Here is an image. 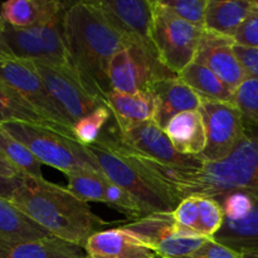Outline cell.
I'll list each match as a JSON object with an SVG mask.
<instances>
[{
  "label": "cell",
  "mask_w": 258,
  "mask_h": 258,
  "mask_svg": "<svg viewBox=\"0 0 258 258\" xmlns=\"http://www.w3.org/2000/svg\"><path fill=\"white\" fill-rule=\"evenodd\" d=\"M63 33L72 67L86 87L105 101L111 91V59L128 44L127 40L92 2L70 3L63 15Z\"/></svg>",
  "instance_id": "6da1fadb"
},
{
  "label": "cell",
  "mask_w": 258,
  "mask_h": 258,
  "mask_svg": "<svg viewBox=\"0 0 258 258\" xmlns=\"http://www.w3.org/2000/svg\"><path fill=\"white\" fill-rule=\"evenodd\" d=\"M107 131L123 148L163 163L185 168H201L203 163L198 158L179 154L171 145L165 130L154 121L128 126H117L115 123L107 127Z\"/></svg>",
  "instance_id": "4fadbf2b"
},
{
  "label": "cell",
  "mask_w": 258,
  "mask_h": 258,
  "mask_svg": "<svg viewBox=\"0 0 258 258\" xmlns=\"http://www.w3.org/2000/svg\"><path fill=\"white\" fill-rule=\"evenodd\" d=\"M199 112L206 127L207 146L198 159L207 163L227 158L246 136L247 122L234 103L201 97Z\"/></svg>",
  "instance_id": "9c48e42d"
},
{
  "label": "cell",
  "mask_w": 258,
  "mask_h": 258,
  "mask_svg": "<svg viewBox=\"0 0 258 258\" xmlns=\"http://www.w3.org/2000/svg\"><path fill=\"white\" fill-rule=\"evenodd\" d=\"M2 37L19 59L72 67L63 33V17L48 24L29 28L5 24Z\"/></svg>",
  "instance_id": "30bf717a"
},
{
  "label": "cell",
  "mask_w": 258,
  "mask_h": 258,
  "mask_svg": "<svg viewBox=\"0 0 258 258\" xmlns=\"http://www.w3.org/2000/svg\"><path fill=\"white\" fill-rule=\"evenodd\" d=\"M251 3L253 12H258V0H251Z\"/></svg>",
  "instance_id": "ab89813d"
},
{
  "label": "cell",
  "mask_w": 258,
  "mask_h": 258,
  "mask_svg": "<svg viewBox=\"0 0 258 258\" xmlns=\"http://www.w3.org/2000/svg\"><path fill=\"white\" fill-rule=\"evenodd\" d=\"M92 3L128 44L151 45L153 0H95Z\"/></svg>",
  "instance_id": "5bb4252c"
},
{
  "label": "cell",
  "mask_w": 258,
  "mask_h": 258,
  "mask_svg": "<svg viewBox=\"0 0 258 258\" xmlns=\"http://www.w3.org/2000/svg\"><path fill=\"white\" fill-rule=\"evenodd\" d=\"M0 82L17 91L29 105H32L47 120H49L60 133L76 139L73 123L58 107L44 81L38 73L33 60L14 58L0 62Z\"/></svg>",
  "instance_id": "ba28073f"
},
{
  "label": "cell",
  "mask_w": 258,
  "mask_h": 258,
  "mask_svg": "<svg viewBox=\"0 0 258 258\" xmlns=\"http://www.w3.org/2000/svg\"><path fill=\"white\" fill-rule=\"evenodd\" d=\"M8 122L32 123L59 131L49 120L29 105L17 91L0 82V126Z\"/></svg>",
  "instance_id": "484cf974"
},
{
  "label": "cell",
  "mask_w": 258,
  "mask_h": 258,
  "mask_svg": "<svg viewBox=\"0 0 258 258\" xmlns=\"http://www.w3.org/2000/svg\"><path fill=\"white\" fill-rule=\"evenodd\" d=\"M184 258H243L234 249L218 243L216 239L208 238L197 251Z\"/></svg>",
  "instance_id": "836d02e7"
},
{
  "label": "cell",
  "mask_w": 258,
  "mask_h": 258,
  "mask_svg": "<svg viewBox=\"0 0 258 258\" xmlns=\"http://www.w3.org/2000/svg\"><path fill=\"white\" fill-rule=\"evenodd\" d=\"M105 101L117 126L154 121L155 105L149 92L128 95V93L110 91L105 95Z\"/></svg>",
  "instance_id": "603a6c76"
},
{
  "label": "cell",
  "mask_w": 258,
  "mask_h": 258,
  "mask_svg": "<svg viewBox=\"0 0 258 258\" xmlns=\"http://www.w3.org/2000/svg\"><path fill=\"white\" fill-rule=\"evenodd\" d=\"M5 24H7V23L4 22L3 17L0 15V62L17 58L14 54H13V52L10 50V48L8 47V44L5 43V40L3 39V37H2V33H3V30H4Z\"/></svg>",
  "instance_id": "f35d334b"
},
{
  "label": "cell",
  "mask_w": 258,
  "mask_h": 258,
  "mask_svg": "<svg viewBox=\"0 0 258 258\" xmlns=\"http://www.w3.org/2000/svg\"><path fill=\"white\" fill-rule=\"evenodd\" d=\"M105 204L125 214L133 222L149 216L143 206L131 194L110 180L105 185Z\"/></svg>",
  "instance_id": "f546056e"
},
{
  "label": "cell",
  "mask_w": 258,
  "mask_h": 258,
  "mask_svg": "<svg viewBox=\"0 0 258 258\" xmlns=\"http://www.w3.org/2000/svg\"><path fill=\"white\" fill-rule=\"evenodd\" d=\"M248 194L253 201L248 213L236 221L224 219L223 226L213 238L242 256L258 254V196Z\"/></svg>",
  "instance_id": "ffe728a7"
},
{
  "label": "cell",
  "mask_w": 258,
  "mask_h": 258,
  "mask_svg": "<svg viewBox=\"0 0 258 258\" xmlns=\"http://www.w3.org/2000/svg\"><path fill=\"white\" fill-rule=\"evenodd\" d=\"M33 63L58 107L73 123V127L78 120L106 105L102 98L93 95L86 87L71 66H57L38 60H33Z\"/></svg>",
  "instance_id": "7c38bea8"
},
{
  "label": "cell",
  "mask_w": 258,
  "mask_h": 258,
  "mask_svg": "<svg viewBox=\"0 0 258 258\" xmlns=\"http://www.w3.org/2000/svg\"><path fill=\"white\" fill-rule=\"evenodd\" d=\"M52 237L43 227L25 216L10 201L0 198V239L30 242Z\"/></svg>",
  "instance_id": "cb8c5ba5"
},
{
  "label": "cell",
  "mask_w": 258,
  "mask_h": 258,
  "mask_svg": "<svg viewBox=\"0 0 258 258\" xmlns=\"http://www.w3.org/2000/svg\"><path fill=\"white\" fill-rule=\"evenodd\" d=\"M236 44L258 49V12H252L234 35Z\"/></svg>",
  "instance_id": "e575fe53"
},
{
  "label": "cell",
  "mask_w": 258,
  "mask_h": 258,
  "mask_svg": "<svg viewBox=\"0 0 258 258\" xmlns=\"http://www.w3.org/2000/svg\"><path fill=\"white\" fill-rule=\"evenodd\" d=\"M10 202L53 237L83 249L88 239L107 224L86 202L44 178L23 176Z\"/></svg>",
  "instance_id": "7a4b0ae2"
},
{
  "label": "cell",
  "mask_w": 258,
  "mask_h": 258,
  "mask_svg": "<svg viewBox=\"0 0 258 258\" xmlns=\"http://www.w3.org/2000/svg\"><path fill=\"white\" fill-rule=\"evenodd\" d=\"M233 49L248 76L258 78V49L239 44H234Z\"/></svg>",
  "instance_id": "d590c367"
},
{
  "label": "cell",
  "mask_w": 258,
  "mask_h": 258,
  "mask_svg": "<svg viewBox=\"0 0 258 258\" xmlns=\"http://www.w3.org/2000/svg\"><path fill=\"white\" fill-rule=\"evenodd\" d=\"M111 115L112 113H111L107 105H103L96 108L90 115L78 120L73 127L76 139L83 146H90L95 144L105 130V126L110 120Z\"/></svg>",
  "instance_id": "f1b7e54d"
},
{
  "label": "cell",
  "mask_w": 258,
  "mask_h": 258,
  "mask_svg": "<svg viewBox=\"0 0 258 258\" xmlns=\"http://www.w3.org/2000/svg\"><path fill=\"white\" fill-rule=\"evenodd\" d=\"M156 258H158V257H156Z\"/></svg>",
  "instance_id": "7bdbcfd3"
},
{
  "label": "cell",
  "mask_w": 258,
  "mask_h": 258,
  "mask_svg": "<svg viewBox=\"0 0 258 258\" xmlns=\"http://www.w3.org/2000/svg\"><path fill=\"white\" fill-rule=\"evenodd\" d=\"M0 175L5 178H22L23 176L20 171L3 156L2 153H0Z\"/></svg>",
  "instance_id": "74e56055"
},
{
  "label": "cell",
  "mask_w": 258,
  "mask_h": 258,
  "mask_svg": "<svg viewBox=\"0 0 258 258\" xmlns=\"http://www.w3.org/2000/svg\"><path fill=\"white\" fill-rule=\"evenodd\" d=\"M85 249L57 237L30 242L0 239V258H85Z\"/></svg>",
  "instance_id": "44dd1931"
},
{
  "label": "cell",
  "mask_w": 258,
  "mask_h": 258,
  "mask_svg": "<svg viewBox=\"0 0 258 258\" xmlns=\"http://www.w3.org/2000/svg\"><path fill=\"white\" fill-rule=\"evenodd\" d=\"M85 251L91 258L158 257L150 248L120 227L93 234L86 243Z\"/></svg>",
  "instance_id": "ac0fdd59"
},
{
  "label": "cell",
  "mask_w": 258,
  "mask_h": 258,
  "mask_svg": "<svg viewBox=\"0 0 258 258\" xmlns=\"http://www.w3.org/2000/svg\"><path fill=\"white\" fill-rule=\"evenodd\" d=\"M178 77L159 60L153 45L130 43L111 59L108 81L111 91L136 95L149 92L151 86L165 78Z\"/></svg>",
  "instance_id": "8992f818"
},
{
  "label": "cell",
  "mask_w": 258,
  "mask_h": 258,
  "mask_svg": "<svg viewBox=\"0 0 258 258\" xmlns=\"http://www.w3.org/2000/svg\"><path fill=\"white\" fill-rule=\"evenodd\" d=\"M149 93L155 105L154 122L165 128L174 116L185 111L199 110L201 96L178 77L165 78L151 86Z\"/></svg>",
  "instance_id": "2e32d148"
},
{
  "label": "cell",
  "mask_w": 258,
  "mask_h": 258,
  "mask_svg": "<svg viewBox=\"0 0 258 258\" xmlns=\"http://www.w3.org/2000/svg\"><path fill=\"white\" fill-rule=\"evenodd\" d=\"M2 127L27 146L40 164L58 169L66 175L71 173L103 175L86 146L54 128L24 122H8Z\"/></svg>",
  "instance_id": "277c9868"
},
{
  "label": "cell",
  "mask_w": 258,
  "mask_h": 258,
  "mask_svg": "<svg viewBox=\"0 0 258 258\" xmlns=\"http://www.w3.org/2000/svg\"><path fill=\"white\" fill-rule=\"evenodd\" d=\"M67 189L83 202H96L105 204V185L107 178L92 173L67 174Z\"/></svg>",
  "instance_id": "83f0119b"
},
{
  "label": "cell",
  "mask_w": 258,
  "mask_h": 258,
  "mask_svg": "<svg viewBox=\"0 0 258 258\" xmlns=\"http://www.w3.org/2000/svg\"><path fill=\"white\" fill-rule=\"evenodd\" d=\"M203 34L204 28L190 24L159 0H153L150 42L159 60L171 72L179 75L194 62Z\"/></svg>",
  "instance_id": "5b68a950"
},
{
  "label": "cell",
  "mask_w": 258,
  "mask_h": 258,
  "mask_svg": "<svg viewBox=\"0 0 258 258\" xmlns=\"http://www.w3.org/2000/svg\"><path fill=\"white\" fill-rule=\"evenodd\" d=\"M234 44L236 42L233 38L204 29L203 38L194 59L209 68L233 92L248 77V73L234 53Z\"/></svg>",
  "instance_id": "9a60e30c"
},
{
  "label": "cell",
  "mask_w": 258,
  "mask_h": 258,
  "mask_svg": "<svg viewBox=\"0 0 258 258\" xmlns=\"http://www.w3.org/2000/svg\"><path fill=\"white\" fill-rule=\"evenodd\" d=\"M120 228L133 234L161 258H184L197 251L208 239L181 233L173 212L151 213L138 221L120 226Z\"/></svg>",
  "instance_id": "8fae6325"
},
{
  "label": "cell",
  "mask_w": 258,
  "mask_h": 258,
  "mask_svg": "<svg viewBox=\"0 0 258 258\" xmlns=\"http://www.w3.org/2000/svg\"><path fill=\"white\" fill-rule=\"evenodd\" d=\"M173 216L178 226L199 234V198L190 196L183 199L173 211ZM202 237V236H201Z\"/></svg>",
  "instance_id": "d6a6232c"
},
{
  "label": "cell",
  "mask_w": 258,
  "mask_h": 258,
  "mask_svg": "<svg viewBox=\"0 0 258 258\" xmlns=\"http://www.w3.org/2000/svg\"><path fill=\"white\" fill-rule=\"evenodd\" d=\"M243 258H258V254H249V256H243Z\"/></svg>",
  "instance_id": "60d3db41"
},
{
  "label": "cell",
  "mask_w": 258,
  "mask_h": 258,
  "mask_svg": "<svg viewBox=\"0 0 258 258\" xmlns=\"http://www.w3.org/2000/svg\"><path fill=\"white\" fill-rule=\"evenodd\" d=\"M100 165L103 175L134 197L143 206L146 213H166L174 208L140 175L138 170L113 149V146L100 136L95 144L86 146Z\"/></svg>",
  "instance_id": "52a82bcc"
},
{
  "label": "cell",
  "mask_w": 258,
  "mask_h": 258,
  "mask_svg": "<svg viewBox=\"0 0 258 258\" xmlns=\"http://www.w3.org/2000/svg\"><path fill=\"white\" fill-rule=\"evenodd\" d=\"M181 19L196 27L204 28L208 0H159Z\"/></svg>",
  "instance_id": "1f68e13d"
},
{
  "label": "cell",
  "mask_w": 258,
  "mask_h": 258,
  "mask_svg": "<svg viewBox=\"0 0 258 258\" xmlns=\"http://www.w3.org/2000/svg\"><path fill=\"white\" fill-rule=\"evenodd\" d=\"M233 191L258 196V127L248 122L246 136L227 158L181 169L173 196L179 204L190 196L219 198Z\"/></svg>",
  "instance_id": "3957f363"
},
{
  "label": "cell",
  "mask_w": 258,
  "mask_h": 258,
  "mask_svg": "<svg viewBox=\"0 0 258 258\" xmlns=\"http://www.w3.org/2000/svg\"><path fill=\"white\" fill-rule=\"evenodd\" d=\"M85 258H91V257H90V256H88V254H86V257H85Z\"/></svg>",
  "instance_id": "b9f144b4"
},
{
  "label": "cell",
  "mask_w": 258,
  "mask_h": 258,
  "mask_svg": "<svg viewBox=\"0 0 258 258\" xmlns=\"http://www.w3.org/2000/svg\"><path fill=\"white\" fill-rule=\"evenodd\" d=\"M164 130L171 145L181 155L198 158L206 150V127L198 110L185 111L174 116Z\"/></svg>",
  "instance_id": "d6986e66"
},
{
  "label": "cell",
  "mask_w": 258,
  "mask_h": 258,
  "mask_svg": "<svg viewBox=\"0 0 258 258\" xmlns=\"http://www.w3.org/2000/svg\"><path fill=\"white\" fill-rule=\"evenodd\" d=\"M252 12L251 0H208L204 29L234 38Z\"/></svg>",
  "instance_id": "7402d4cb"
},
{
  "label": "cell",
  "mask_w": 258,
  "mask_h": 258,
  "mask_svg": "<svg viewBox=\"0 0 258 258\" xmlns=\"http://www.w3.org/2000/svg\"><path fill=\"white\" fill-rule=\"evenodd\" d=\"M68 5L58 0H8L0 5V15L12 27L29 28L59 19Z\"/></svg>",
  "instance_id": "e0dca14e"
},
{
  "label": "cell",
  "mask_w": 258,
  "mask_h": 258,
  "mask_svg": "<svg viewBox=\"0 0 258 258\" xmlns=\"http://www.w3.org/2000/svg\"><path fill=\"white\" fill-rule=\"evenodd\" d=\"M22 181L23 176L22 178H5V176L0 175V198L12 201L13 194L22 184Z\"/></svg>",
  "instance_id": "8d00e7d4"
},
{
  "label": "cell",
  "mask_w": 258,
  "mask_h": 258,
  "mask_svg": "<svg viewBox=\"0 0 258 258\" xmlns=\"http://www.w3.org/2000/svg\"><path fill=\"white\" fill-rule=\"evenodd\" d=\"M0 153L20 171L23 176L43 179L42 164L27 146L13 138L2 126H0Z\"/></svg>",
  "instance_id": "4316f807"
},
{
  "label": "cell",
  "mask_w": 258,
  "mask_h": 258,
  "mask_svg": "<svg viewBox=\"0 0 258 258\" xmlns=\"http://www.w3.org/2000/svg\"><path fill=\"white\" fill-rule=\"evenodd\" d=\"M178 76L201 97L233 103V91L227 87L206 66L194 60L186 66Z\"/></svg>",
  "instance_id": "d4e9b609"
},
{
  "label": "cell",
  "mask_w": 258,
  "mask_h": 258,
  "mask_svg": "<svg viewBox=\"0 0 258 258\" xmlns=\"http://www.w3.org/2000/svg\"><path fill=\"white\" fill-rule=\"evenodd\" d=\"M199 198V233L204 238H214L224 222L221 203L213 197L198 196Z\"/></svg>",
  "instance_id": "4dcf8cb0"
}]
</instances>
